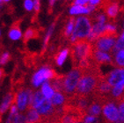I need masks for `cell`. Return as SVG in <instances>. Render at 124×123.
<instances>
[{"label":"cell","mask_w":124,"mask_h":123,"mask_svg":"<svg viewBox=\"0 0 124 123\" xmlns=\"http://www.w3.org/2000/svg\"><path fill=\"white\" fill-rule=\"evenodd\" d=\"M93 26L91 19L89 17H79L76 20L74 31L70 40L72 43L78 40H87L91 34Z\"/></svg>","instance_id":"6da1fadb"},{"label":"cell","mask_w":124,"mask_h":123,"mask_svg":"<svg viewBox=\"0 0 124 123\" xmlns=\"http://www.w3.org/2000/svg\"><path fill=\"white\" fill-rule=\"evenodd\" d=\"M83 76V70L80 68H74L70 71L68 75L64 77V85H63V94L66 99L73 97L76 93L77 87Z\"/></svg>","instance_id":"7a4b0ae2"},{"label":"cell","mask_w":124,"mask_h":123,"mask_svg":"<svg viewBox=\"0 0 124 123\" xmlns=\"http://www.w3.org/2000/svg\"><path fill=\"white\" fill-rule=\"evenodd\" d=\"M33 93L32 90H25L21 89L16 94V99H15V103H16L18 109L20 111H24L26 107L28 109L32 108V104H33Z\"/></svg>","instance_id":"3957f363"},{"label":"cell","mask_w":124,"mask_h":123,"mask_svg":"<svg viewBox=\"0 0 124 123\" xmlns=\"http://www.w3.org/2000/svg\"><path fill=\"white\" fill-rule=\"evenodd\" d=\"M103 115L107 123H121L119 109L115 101H111L104 105L102 107Z\"/></svg>","instance_id":"277c9868"},{"label":"cell","mask_w":124,"mask_h":123,"mask_svg":"<svg viewBox=\"0 0 124 123\" xmlns=\"http://www.w3.org/2000/svg\"><path fill=\"white\" fill-rule=\"evenodd\" d=\"M119 3V1H101L100 5H97L95 12H98L101 9L103 12H106L108 18L115 19L120 12Z\"/></svg>","instance_id":"5b68a950"},{"label":"cell","mask_w":124,"mask_h":123,"mask_svg":"<svg viewBox=\"0 0 124 123\" xmlns=\"http://www.w3.org/2000/svg\"><path fill=\"white\" fill-rule=\"evenodd\" d=\"M58 75L55 73L53 69H48V68H42L39 71H37L33 77V85L34 86H39L41 83H43L45 80L48 79H55Z\"/></svg>","instance_id":"8992f818"},{"label":"cell","mask_w":124,"mask_h":123,"mask_svg":"<svg viewBox=\"0 0 124 123\" xmlns=\"http://www.w3.org/2000/svg\"><path fill=\"white\" fill-rule=\"evenodd\" d=\"M116 38H103L92 42L93 50L100 52H111L116 44Z\"/></svg>","instance_id":"52a82bcc"},{"label":"cell","mask_w":124,"mask_h":123,"mask_svg":"<svg viewBox=\"0 0 124 123\" xmlns=\"http://www.w3.org/2000/svg\"><path fill=\"white\" fill-rule=\"evenodd\" d=\"M105 79L111 86H116L124 82V69H116L105 75Z\"/></svg>","instance_id":"ba28073f"},{"label":"cell","mask_w":124,"mask_h":123,"mask_svg":"<svg viewBox=\"0 0 124 123\" xmlns=\"http://www.w3.org/2000/svg\"><path fill=\"white\" fill-rule=\"evenodd\" d=\"M93 60L97 65H103V64H110L113 65V59L111 55L108 53L100 52L93 50Z\"/></svg>","instance_id":"9c48e42d"},{"label":"cell","mask_w":124,"mask_h":123,"mask_svg":"<svg viewBox=\"0 0 124 123\" xmlns=\"http://www.w3.org/2000/svg\"><path fill=\"white\" fill-rule=\"evenodd\" d=\"M65 99H66V97L64 96V94H62L61 92H55V94L52 97V99L50 100V101L56 111L62 112L63 106L66 102Z\"/></svg>","instance_id":"30bf717a"},{"label":"cell","mask_w":124,"mask_h":123,"mask_svg":"<svg viewBox=\"0 0 124 123\" xmlns=\"http://www.w3.org/2000/svg\"><path fill=\"white\" fill-rule=\"evenodd\" d=\"M15 99H16V94H12V93H9L5 97L4 100H3L2 104L0 106V114H4L10 106L14 104Z\"/></svg>","instance_id":"8fae6325"},{"label":"cell","mask_w":124,"mask_h":123,"mask_svg":"<svg viewBox=\"0 0 124 123\" xmlns=\"http://www.w3.org/2000/svg\"><path fill=\"white\" fill-rule=\"evenodd\" d=\"M26 123H42L41 117L34 108L28 109L26 117Z\"/></svg>","instance_id":"7c38bea8"},{"label":"cell","mask_w":124,"mask_h":123,"mask_svg":"<svg viewBox=\"0 0 124 123\" xmlns=\"http://www.w3.org/2000/svg\"><path fill=\"white\" fill-rule=\"evenodd\" d=\"M101 109H102V106L97 101L93 100L91 105L89 106L87 110H86V114H88L90 116H95V117H97L101 113Z\"/></svg>","instance_id":"4fadbf2b"},{"label":"cell","mask_w":124,"mask_h":123,"mask_svg":"<svg viewBox=\"0 0 124 123\" xmlns=\"http://www.w3.org/2000/svg\"><path fill=\"white\" fill-rule=\"evenodd\" d=\"M113 66L124 69V50H120L113 59Z\"/></svg>","instance_id":"5bb4252c"},{"label":"cell","mask_w":124,"mask_h":123,"mask_svg":"<svg viewBox=\"0 0 124 123\" xmlns=\"http://www.w3.org/2000/svg\"><path fill=\"white\" fill-rule=\"evenodd\" d=\"M41 92H42L43 95L45 96L46 99L51 100L55 92L54 91V89L51 87V85H50L49 83L45 82V83H43L42 86H41Z\"/></svg>","instance_id":"9a60e30c"},{"label":"cell","mask_w":124,"mask_h":123,"mask_svg":"<svg viewBox=\"0 0 124 123\" xmlns=\"http://www.w3.org/2000/svg\"><path fill=\"white\" fill-rule=\"evenodd\" d=\"M75 24H76V21H75V19L73 17H71L70 19L69 22L67 23L66 26L64 27V30H63V35L64 37L66 38H70V36H71L72 33H73V31H74V26Z\"/></svg>","instance_id":"2e32d148"},{"label":"cell","mask_w":124,"mask_h":123,"mask_svg":"<svg viewBox=\"0 0 124 123\" xmlns=\"http://www.w3.org/2000/svg\"><path fill=\"white\" fill-rule=\"evenodd\" d=\"M21 35H22V33H21V31H20V28L19 27V24L15 23L14 25L12 26V28L10 29L9 37L12 39V40H19V39L21 37Z\"/></svg>","instance_id":"e0dca14e"},{"label":"cell","mask_w":124,"mask_h":123,"mask_svg":"<svg viewBox=\"0 0 124 123\" xmlns=\"http://www.w3.org/2000/svg\"><path fill=\"white\" fill-rule=\"evenodd\" d=\"M24 116L22 114H10L6 123H23L24 122Z\"/></svg>","instance_id":"ac0fdd59"},{"label":"cell","mask_w":124,"mask_h":123,"mask_svg":"<svg viewBox=\"0 0 124 123\" xmlns=\"http://www.w3.org/2000/svg\"><path fill=\"white\" fill-rule=\"evenodd\" d=\"M89 12H90L85 6H80V5H73L70 10V14H81V13H89Z\"/></svg>","instance_id":"d6986e66"},{"label":"cell","mask_w":124,"mask_h":123,"mask_svg":"<svg viewBox=\"0 0 124 123\" xmlns=\"http://www.w3.org/2000/svg\"><path fill=\"white\" fill-rule=\"evenodd\" d=\"M69 51L70 49H68V48H66V49L62 50V52H60L59 54L56 55V63H57V65H59V66H61V65H62V63L64 62L65 59H66L67 55H68V54H69Z\"/></svg>","instance_id":"ffe728a7"},{"label":"cell","mask_w":124,"mask_h":123,"mask_svg":"<svg viewBox=\"0 0 124 123\" xmlns=\"http://www.w3.org/2000/svg\"><path fill=\"white\" fill-rule=\"evenodd\" d=\"M37 36H38V31L31 27V28H28L26 31V33L24 34V40L26 41V40H30V39L35 38Z\"/></svg>","instance_id":"44dd1931"},{"label":"cell","mask_w":124,"mask_h":123,"mask_svg":"<svg viewBox=\"0 0 124 123\" xmlns=\"http://www.w3.org/2000/svg\"><path fill=\"white\" fill-rule=\"evenodd\" d=\"M119 106V115H120V121L121 123H124V102H121Z\"/></svg>","instance_id":"7402d4cb"},{"label":"cell","mask_w":124,"mask_h":123,"mask_svg":"<svg viewBox=\"0 0 124 123\" xmlns=\"http://www.w3.org/2000/svg\"><path fill=\"white\" fill-rule=\"evenodd\" d=\"M115 47L117 50H124V40L122 38H120L117 40L116 44H115Z\"/></svg>","instance_id":"603a6c76"},{"label":"cell","mask_w":124,"mask_h":123,"mask_svg":"<svg viewBox=\"0 0 124 123\" xmlns=\"http://www.w3.org/2000/svg\"><path fill=\"white\" fill-rule=\"evenodd\" d=\"M9 60H10V54H9V53H7V52L4 53V54H2L1 58H0V62H1L2 64H5Z\"/></svg>","instance_id":"cb8c5ba5"},{"label":"cell","mask_w":124,"mask_h":123,"mask_svg":"<svg viewBox=\"0 0 124 123\" xmlns=\"http://www.w3.org/2000/svg\"><path fill=\"white\" fill-rule=\"evenodd\" d=\"M24 6L26 11H31L33 8V2L31 0H26L24 2Z\"/></svg>","instance_id":"d4e9b609"},{"label":"cell","mask_w":124,"mask_h":123,"mask_svg":"<svg viewBox=\"0 0 124 123\" xmlns=\"http://www.w3.org/2000/svg\"><path fill=\"white\" fill-rule=\"evenodd\" d=\"M88 1L86 0H77V1H74L72 3V6L73 5H80V6H85L87 5Z\"/></svg>","instance_id":"484cf974"},{"label":"cell","mask_w":124,"mask_h":123,"mask_svg":"<svg viewBox=\"0 0 124 123\" xmlns=\"http://www.w3.org/2000/svg\"><path fill=\"white\" fill-rule=\"evenodd\" d=\"M33 6H34V10H35L36 12H39V10H40V1H34L33 2Z\"/></svg>","instance_id":"4316f807"},{"label":"cell","mask_w":124,"mask_h":123,"mask_svg":"<svg viewBox=\"0 0 124 123\" xmlns=\"http://www.w3.org/2000/svg\"><path fill=\"white\" fill-rule=\"evenodd\" d=\"M3 76H4V70H3L2 69H0V81L2 79Z\"/></svg>","instance_id":"83f0119b"},{"label":"cell","mask_w":124,"mask_h":123,"mask_svg":"<svg viewBox=\"0 0 124 123\" xmlns=\"http://www.w3.org/2000/svg\"><path fill=\"white\" fill-rule=\"evenodd\" d=\"M6 2H9V1H1V0H0V8L2 7V5L4 3H6Z\"/></svg>","instance_id":"f1b7e54d"},{"label":"cell","mask_w":124,"mask_h":123,"mask_svg":"<svg viewBox=\"0 0 124 123\" xmlns=\"http://www.w3.org/2000/svg\"><path fill=\"white\" fill-rule=\"evenodd\" d=\"M122 102H124V93H123V95H122Z\"/></svg>","instance_id":"f546056e"},{"label":"cell","mask_w":124,"mask_h":123,"mask_svg":"<svg viewBox=\"0 0 124 123\" xmlns=\"http://www.w3.org/2000/svg\"><path fill=\"white\" fill-rule=\"evenodd\" d=\"M121 38L123 39V40H124V32H123V33H122V37H121Z\"/></svg>","instance_id":"4dcf8cb0"},{"label":"cell","mask_w":124,"mask_h":123,"mask_svg":"<svg viewBox=\"0 0 124 123\" xmlns=\"http://www.w3.org/2000/svg\"><path fill=\"white\" fill-rule=\"evenodd\" d=\"M0 63H1V62H0Z\"/></svg>","instance_id":"1f68e13d"},{"label":"cell","mask_w":124,"mask_h":123,"mask_svg":"<svg viewBox=\"0 0 124 123\" xmlns=\"http://www.w3.org/2000/svg\"><path fill=\"white\" fill-rule=\"evenodd\" d=\"M0 34H1V33H0Z\"/></svg>","instance_id":"d6a6232c"}]
</instances>
